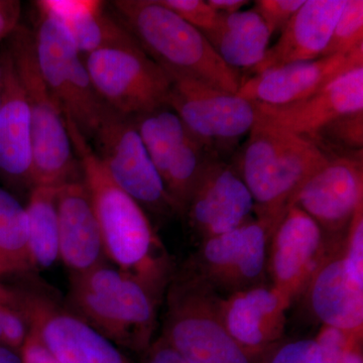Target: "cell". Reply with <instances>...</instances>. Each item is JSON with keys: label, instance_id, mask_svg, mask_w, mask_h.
Listing matches in <instances>:
<instances>
[{"label": "cell", "instance_id": "1", "mask_svg": "<svg viewBox=\"0 0 363 363\" xmlns=\"http://www.w3.org/2000/svg\"><path fill=\"white\" fill-rule=\"evenodd\" d=\"M66 124L107 259L161 298L174 274L166 248L145 210L112 180L89 140L70 119Z\"/></svg>", "mask_w": 363, "mask_h": 363}, {"label": "cell", "instance_id": "2", "mask_svg": "<svg viewBox=\"0 0 363 363\" xmlns=\"http://www.w3.org/2000/svg\"><path fill=\"white\" fill-rule=\"evenodd\" d=\"M330 157L317 143L259 116L233 164L255 201V216L277 225L291 199Z\"/></svg>", "mask_w": 363, "mask_h": 363}, {"label": "cell", "instance_id": "3", "mask_svg": "<svg viewBox=\"0 0 363 363\" xmlns=\"http://www.w3.org/2000/svg\"><path fill=\"white\" fill-rule=\"evenodd\" d=\"M112 6L145 54L162 69L238 93L240 72L222 61L201 30L160 0H116Z\"/></svg>", "mask_w": 363, "mask_h": 363}, {"label": "cell", "instance_id": "4", "mask_svg": "<svg viewBox=\"0 0 363 363\" xmlns=\"http://www.w3.org/2000/svg\"><path fill=\"white\" fill-rule=\"evenodd\" d=\"M160 300L135 277L104 262L72 276L69 311L112 343L145 352Z\"/></svg>", "mask_w": 363, "mask_h": 363}, {"label": "cell", "instance_id": "5", "mask_svg": "<svg viewBox=\"0 0 363 363\" xmlns=\"http://www.w3.org/2000/svg\"><path fill=\"white\" fill-rule=\"evenodd\" d=\"M6 48L30 114L33 187L59 188L82 178L65 116L40 74L33 32L18 26L7 38Z\"/></svg>", "mask_w": 363, "mask_h": 363}, {"label": "cell", "instance_id": "6", "mask_svg": "<svg viewBox=\"0 0 363 363\" xmlns=\"http://www.w3.org/2000/svg\"><path fill=\"white\" fill-rule=\"evenodd\" d=\"M162 336L188 363H259L235 342L220 313V296L187 267L167 288Z\"/></svg>", "mask_w": 363, "mask_h": 363}, {"label": "cell", "instance_id": "7", "mask_svg": "<svg viewBox=\"0 0 363 363\" xmlns=\"http://www.w3.org/2000/svg\"><path fill=\"white\" fill-rule=\"evenodd\" d=\"M35 39L42 77L66 118L91 140L105 119L113 113L95 90L68 32L58 21L39 13Z\"/></svg>", "mask_w": 363, "mask_h": 363}, {"label": "cell", "instance_id": "8", "mask_svg": "<svg viewBox=\"0 0 363 363\" xmlns=\"http://www.w3.org/2000/svg\"><path fill=\"white\" fill-rule=\"evenodd\" d=\"M84 60L98 95L116 113L135 117L167 105L171 78L135 40Z\"/></svg>", "mask_w": 363, "mask_h": 363}, {"label": "cell", "instance_id": "9", "mask_svg": "<svg viewBox=\"0 0 363 363\" xmlns=\"http://www.w3.org/2000/svg\"><path fill=\"white\" fill-rule=\"evenodd\" d=\"M167 73L171 78L167 105L221 159L222 152H229L257 123L259 111L255 102L197 79Z\"/></svg>", "mask_w": 363, "mask_h": 363}, {"label": "cell", "instance_id": "10", "mask_svg": "<svg viewBox=\"0 0 363 363\" xmlns=\"http://www.w3.org/2000/svg\"><path fill=\"white\" fill-rule=\"evenodd\" d=\"M274 224L255 218L200 242L185 264L217 295L226 297L267 283V247Z\"/></svg>", "mask_w": 363, "mask_h": 363}, {"label": "cell", "instance_id": "11", "mask_svg": "<svg viewBox=\"0 0 363 363\" xmlns=\"http://www.w3.org/2000/svg\"><path fill=\"white\" fill-rule=\"evenodd\" d=\"M91 140L112 180L145 211L160 216L177 214L131 117L113 112Z\"/></svg>", "mask_w": 363, "mask_h": 363}, {"label": "cell", "instance_id": "12", "mask_svg": "<svg viewBox=\"0 0 363 363\" xmlns=\"http://www.w3.org/2000/svg\"><path fill=\"white\" fill-rule=\"evenodd\" d=\"M30 332L59 363H130L108 339L35 290H13Z\"/></svg>", "mask_w": 363, "mask_h": 363}, {"label": "cell", "instance_id": "13", "mask_svg": "<svg viewBox=\"0 0 363 363\" xmlns=\"http://www.w3.org/2000/svg\"><path fill=\"white\" fill-rule=\"evenodd\" d=\"M343 240L329 241L312 217L296 205H290L269 238V283L294 301L304 292L332 248Z\"/></svg>", "mask_w": 363, "mask_h": 363}, {"label": "cell", "instance_id": "14", "mask_svg": "<svg viewBox=\"0 0 363 363\" xmlns=\"http://www.w3.org/2000/svg\"><path fill=\"white\" fill-rule=\"evenodd\" d=\"M362 204V154L330 157L301 186L290 202L312 217L329 241L345 238L351 219Z\"/></svg>", "mask_w": 363, "mask_h": 363}, {"label": "cell", "instance_id": "15", "mask_svg": "<svg viewBox=\"0 0 363 363\" xmlns=\"http://www.w3.org/2000/svg\"><path fill=\"white\" fill-rule=\"evenodd\" d=\"M255 201L233 164L215 157L208 162L184 216L200 242L255 218Z\"/></svg>", "mask_w": 363, "mask_h": 363}, {"label": "cell", "instance_id": "16", "mask_svg": "<svg viewBox=\"0 0 363 363\" xmlns=\"http://www.w3.org/2000/svg\"><path fill=\"white\" fill-rule=\"evenodd\" d=\"M363 66V44L347 52L271 69L241 81L236 94L257 104L281 106L319 92L339 76Z\"/></svg>", "mask_w": 363, "mask_h": 363}, {"label": "cell", "instance_id": "17", "mask_svg": "<svg viewBox=\"0 0 363 363\" xmlns=\"http://www.w3.org/2000/svg\"><path fill=\"white\" fill-rule=\"evenodd\" d=\"M293 301L269 281L221 297L220 313L235 342L260 357L283 340Z\"/></svg>", "mask_w": 363, "mask_h": 363}, {"label": "cell", "instance_id": "18", "mask_svg": "<svg viewBox=\"0 0 363 363\" xmlns=\"http://www.w3.org/2000/svg\"><path fill=\"white\" fill-rule=\"evenodd\" d=\"M255 104L267 123L314 140L325 125L338 117L363 111V66L346 72L300 101L281 106Z\"/></svg>", "mask_w": 363, "mask_h": 363}, {"label": "cell", "instance_id": "19", "mask_svg": "<svg viewBox=\"0 0 363 363\" xmlns=\"http://www.w3.org/2000/svg\"><path fill=\"white\" fill-rule=\"evenodd\" d=\"M343 245L344 240L332 248L303 294L322 325L363 333V281L346 266Z\"/></svg>", "mask_w": 363, "mask_h": 363}, {"label": "cell", "instance_id": "20", "mask_svg": "<svg viewBox=\"0 0 363 363\" xmlns=\"http://www.w3.org/2000/svg\"><path fill=\"white\" fill-rule=\"evenodd\" d=\"M57 210L60 259L72 274L106 262L101 231L82 178L57 189Z\"/></svg>", "mask_w": 363, "mask_h": 363}, {"label": "cell", "instance_id": "21", "mask_svg": "<svg viewBox=\"0 0 363 363\" xmlns=\"http://www.w3.org/2000/svg\"><path fill=\"white\" fill-rule=\"evenodd\" d=\"M346 0H307L269 48L253 75L298 62L321 58Z\"/></svg>", "mask_w": 363, "mask_h": 363}, {"label": "cell", "instance_id": "22", "mask_svg": "<svg viewBox=\"0 0 363 363\" xmlns=\"http://www.w3.org/2000/svg\"><path fill=\"white\" fill-rule=\"evenodd\" d=\"M7 55L0 108V179L9 187L30 191L33 188L30 114L9 51Z\"/></svg>", "mask_w": 363, "mask_h": 363}, {"label": "cell", "instance_id": "23", "mask_svg": "<svg viewBox=\"0 0 363 363\" xmlns=\"http://www.w3.org/2000/svg\"><path fill=\"white\" fill-rule=\"evenodd\" d=\"M205 37L229 68L250 72L259 65L269 49L272 33L255 9L220 14Z\"/></svg>", "mask_w": 363, "mask_h": 363}, {"label": "cell", "instance_id": "24", "mask_svg": "<svg viewBox=\"0 0 363 363\" xmlns=\"http://www.w3.org/2000/svg\"><path fill=\"white\" fill-rule=\"evenodd\" d=\"M35 271L28 247L26 206L0 187V281L26 278Z\"/></svg>", "mask_w": 363, "mask_h": 363}, {"label": "cell", "instance_id": "25", "mask_svg": "<svg viewBox=\"0 0 363 363\" xmlns=\"http://www.w3.org/2000/svg\"><path fill=\"white\" fill-rule=\"evenodd\" d=\"M57 189L33 187L26 206L28 247L35 269H48L60 259Z\"/></svg>", "mask_w": 363, "mask_h": 363}, {"label": "cell", "instance_id": "26", "mask_svg": "<svg viewBox=\"0 0 363 363\" xmlns=\"http://www.w3.org/2000/svg\"><path fill=\"white\" fill-rule=\"evenodd\" d=\"M131 119L162 178L174 152L188 135L187 128L168 105Z\"/></svg>", "mask_w": 363, "mask_h": 363}, {"label": "cell", "instance_id": "27", "mask_svg": "<svg viewBox=\"0 0 363 363\" xmlns=\"http://www.w3.org/2000/svg\"><path fill=\"white\" fill-rule=\"evenodd\" d=\"M104 6V1L96 0L94 6L84 13L61 23L83 57L135 40L121 21L105 13Z\"/></svg>", "mask_w": 363, "mask_h": 363}, {"label": "cell", "instance_id": "28", "mask_svg": "<svg viewBox=\"0 0 363 363\" xmlns=\"http://www.w3.org/2000/svg\"><path fill=\"white\" fill-rule=\"evenodd\" d=\"M363 44V1L346 0L332 32L330 40L321 57L347 54Z\"/></svg>", "mask_w": 363, "mask_h": 363}, {"label": "cell", "instance_id": "29", "mask_svg": "<svg viewBox=\"0 0 363 363\" xmlns=\"http://www.w3.org/2000/svg\"><path fill=\"white\" fill-rule=\"evenodd\" d=\"M313 142L320 149L327 145L334 149L347 150L348 154H362L363 145V111L346 114L325 125Z\"/></svg>", "mask_w": 363, "mask_h": 363}, {"label": "cell", "instance_id": "30", "mask_svg": "<svg viewBox=\"0 0 363 363\" xmlns=\"http://www.w3.org/2000/svg\"><path fill=\"white\" fill-rule=\"evenodd\" d=\"M363 333H357L322 325L316 341L320 363H340L344 355L357 344L362 342Z\"/></svg>", "mask_w": 363, "mask_h": 363}, {"label": "cell", "instance_id": "31", "mask_svg": "<svg viewBox=\"0 0 363 363\" xmlns=\"http://www.w3.org/2000/svg\"><path fill=\"white\" fill-rule=\"evenodd\" d=\"M259 363H320L319 350L314 338L283 339L262 355Z\"/></svg>", "mask_w": 363, "mask_h": 363}, {"label": "cell", "instance_id": "32", "mask_svg": "<svg viewBox=\"0 0 363 363\" xmlns=\"http://www.w3.org/2000/svg\"><path fill=\"white\" fill-rule=\"evenodd\" d=\"M162 4L173 11L203 33L216 26L220 13H216L204 0H160Z\"/></svg>", "mask_w": 363, "mask_h": 363}, {"label": "cell", "instance_id": "33", "mask_svg": "<svg viewBox=\"0 0 363 363\" xmlns=\"http://www.w3.org/2000/svg\"><path fill=\"white\" fill-rule=\"evenodd\" d=\"M0 343L16 351L23 348L30 334L25 315L11 303L0 301Z\"/></svg>", "mask_w": 363, "mask_h": 363}, {"label": "cell", "instance_id": "34", "mask_svg": "<svg viewBox=\"0 0 363 363\" xmlns=\"http://www.w3.org/2000/svg\"><path fill=\"white\" fill-rule=\"evenodd\" d=\"M304 2L305 0H259L255 1V9L272 35L283 30Z\"/></svg>", "mask_w": 363, "mask_h": 363}, {"label": "cell", "instance_id": "35", "mask_svg": "<svg viewBox=\"0 0 363 363\" xmlns=\"http://www.w3.org/2000/svg\"><path fill=\"white\" fill-rule=\"evenodd\" d=\"M142 363H188L162 336L145 351Z\"/></svg>", "mask_w": 363, "mask_h": 363}, {"label": "cell", "instance_id": "36", "mask_svg": "<svg viewBox=\"0 0 363 363\" xmlns=\"http://www.w3.org/2000/svg\"><path fill=\"white\" fill-rule=\"evenodd\" d=\"M21 4L14 0H0V42L7 39L20 26Z\"/></svg>", "mask_w": 363, "mask_h": 363}, {"label": "cell", "instance_id": "37", "mask_svg": "<svg viewBox=\"0 0 363 363\" xmlns=\"http://www.w3.org/2000/svg\"><path fill=\"white\" fill-rule=\"evenodd\" d=\"M21 357L23 363H59L32 332L21 350Z\"/></svg>", "mask_w": 363, "mask_h": 363}, {"label": "cell", "instance_id": "38", "mask_svg": "<svg viewBox=\"0 0 363 363\" xmlns=\"http://www.w3.org/2000/svg\"><path fill=\"white\" fill-rule=\"evenodd\" d=\"M209 4L216 13L231 14L240 11L243 6H247L250 1L245 0H208Z\"/></svg>", "mask_w": 363, "mask_h": 363}, {"label": "cell", "instance_id": "39", "mask_svg": "<svg viewBox=\"0 0 363 363\" xmlns=\"http://www.w3.org/2000/svg\"><path fill=\"white\" fill-rule=\"evenodd\" d=\"M0 363H23L20 351L0 343Z\"/></svg>", "mask_w": 363, "mask_h": 363}, {"label": "cell", "instance_id": "40", "mask_svg": "<svg viewBox=\"0 0 363 363\" xmlns=\"http://www.w3.org/2000/svg\"><path fill=\"white\" fill-rule=\"evenodd\" d=\"M340 363H363L362 342L357 344L342 358Z\"/></svg>", "mask_w": 363, "mask_h": 363}, {"label": "cell", "instance_id": "41", "mask_svg": "<svg viewBox=\"0 0 363 363\" xmlns=\"http://www.w3.org/2000/svg\"><path fill=\"white\" fill-rule=\"evenodd\" d=\"M7 62H9V55H7L6 48L4 47L2 51H0V91L2 90L6 81Z\"/></svg>", "mask_w": 363, "mask_h": 363}, {"label": "cell", "instance_id": "42", "mask_svg": "<svg viewBox=\"0 0 363 363\" xmlns=\"http://www.w3.org/2000/svg\"><path fill=\"white\" fill-rule=\"evenodd\" d=\"M11 298V289L6 288V286L0 285V301H7Z\"/></svg>", "mask_w": 363, "mask_h": 363}, {"label": "cell", "instance_id": "43", "mask_svg": "<svg viewBox=\"0 0 363 363\" xmlns=\"http://www.w3.org/2000/svg\"><path fill=\"white\" fill-rule=\"evenodd\" d=\"M1 104H2V90L0 91V108H1Z\"/></svg>", "mask_w": 363, "mask_h": 363}, {"label": "cell", "instance_id": "44", "mask_svg": "<svg viewBox=\"0 0 363 363\" xmlns=\"http://www.w3.org/2000/svg\"><path fill=\"white\" fill-rule=\"evenodd\" d=\"M0 338H1V334H0Z\"/></svg>", "mask_w": 363, "mask_h": 363}]
</instances>
